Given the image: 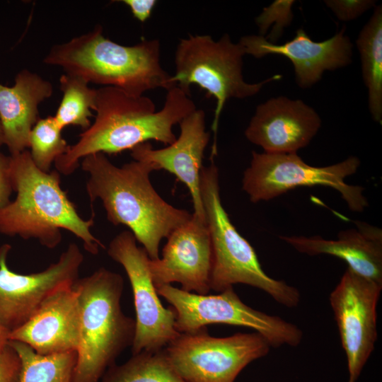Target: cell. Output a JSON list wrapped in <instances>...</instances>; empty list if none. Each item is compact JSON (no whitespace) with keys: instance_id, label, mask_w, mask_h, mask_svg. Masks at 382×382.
I'll use <instances>...</instances> for the list:
<instances>
[{"instance_id":"6da1fadb","label":"cell","mask_w":382,"mask_h":382,"mask_svg":"<svg viewBox=\"0 0 382 382\" xmlns=\"http://www.w3.org/2000/svg\"><path fill=\"white\" fill-rule=\"evenodd\" d=\"M196 109L190 93L177 86L167 91L163 107L158 111L146 96H132L112 86L100 88L94 122L55 161L56 169L69 175L88 155L117 154L150 140L170 145L176 139L173 126Z\"/></svg>"},{"instance_id":"7a4b0ae2","label":"cell","mask_w":382,"mask_h":382,"mask_svg":"<svg viewBox=\"0 0 382 382\" xmlns=\"http://www.w3.org/2000/svg\"><path fill=\"white\" fill-rule=\"evenodd\" d=\"M81 169L88 174L86 187L91 203L100 199L108 220L126 226L151 260L159 258V245L192 213L164 200L153 187L150 163L132 161L119 167L103 153L82 158Z\"/></svg>"},{"instance_id":"3957f363","label":"cell","mask_w":382,"mask_h":382,"mask_svg":"<svg viewBox=\"0 0 382 382\" xmlns=\"http://www.w3.org/2000/svg\"><path fill=\"white\" fill-rule=\"evenodd\" d=\"M9 157V175L16 197L0 208V233L35 238L53 249L61 243V230L64 229L81 239L87 252L97 255L104 246L91 231L94 217L85 220L80 216L61 187L60 173L39 169L28 150Z\"/></svg>"},{"instance_id":"277c9868","label":"cell","mask_w":382,"mask_h":382,"mask_svg":"<svg viewBox=\"0 0 382 382\" xmlns=\"http://www.w3.org/2000/svg\"><path fill=\"white\" fill-rule=\"evenodd\" d=\"M66 74L78 76L88 83L112 86L139 97L156 88L168 91L176 85L160 63V42L143 40L125 46L105 37L100 25L55 45L43 60Z\"/></svg>"},{"instance_id":"5b68a950","label":"cell","mask_w":382,"mask_h":382,"mask_svg":"<svg viewBox=\"0 0 382 382\" xmlns=\"http://www.w3.org/2000/svg\"><path fill=\"white\" fill-rule=\"evenodd\" d=\"M80 313L79 342L74 382H100L131 347L135 320L122 311V277L105 267L79 278L74 284Z\"/></svg>"},{"instance_id":"8992f818","label":"cell","mask_w":382,"mask_h":382,"mask_svg":"<svg viewBox=\"0 0 382 382\" xmlns=\"http://www.w3.org/2000/svg\"><path fill=\"white\" fill-rule=\"evenodd\" d=\"M200 193L212 247L210 289L219 293L236 284H247L265 291L282 306H297L299 289L268 276L253 247L231 221L221 202L219 170L214 160L202 167Z\"/></svg>"},{"instance_id":"52a82bcc","label":"cell","mask_w":382,"mask_h":382,"mask_svg":"<svg viewBox=\"0 0 382 382\" xmlns=\"http://www.w3.org/2000/svg\"><path fill=\"white\" fill-rule=\"evenodd\" d=\"M244 55L241 45L232 42L228 34L218 40L208 35H191L181 39L175 50V73L172 81L189 93L190 86L197 85L207 91L208 97L216 100L212 124L214 141L211 158L216 155L219 121L227 100L253 96L266 83L282 78L276 74L258 83H247L242 74Z\"/></svg>"},{"instance_id":"ba28073f","label":"cell","mask_w":382,"mask_h":382,"mask_svg":"<svg viewBox=\"0 0 382 382\" xmlns=\"http://www.w3.org/2000/svg\"><path fill=\"white\" fill-rule=\"evenodd\" d=\"M175 312V327L180 333L192 332L211 324H226L253 329L271 347H297L303 332L295 324L267 314L243 303L233 287L217 294H199L163 284L156 287Z\"/></svg>"},{"instance_id":"9c48e42d","label":"cell","mask_w":382,"mask_h":382,"mask_svg":"<svg viewBox=\"0 0 382 382\" xmlns=\"http://www.w3.org/2000/svg\"><path fill=\"white\" fill-rule=\"evenodd\" d=\"M361 161L349 156L342 162L317 167L305 163L297 153L252 152L250 166L242 178V189L253 203L269 201L294 188L325 186L340 193L349 209L361 212L369 206L364 187L349 185L345 178L357 171Z\"/></svg>"},{"instance_id":"30bf717a","label":"cell","mask_w":382,"mask_h":382,"mask_svg":"<svg viewBox=\"0 0 382 382\" xmlns=\"http://www.w3.org/2000/svg\"><path fill=\"white\" fill-rule=\"evenodd\" d=\"M270 347L256 332L218 337L204 328L180 333L163 350L185 382H234L248 364L267 356Z\"/></svg>"},{"instance_id":"8fae6325","label":"cell","mask_w":382,"mask_h":382,"mask_svg":"<svg viewBox=\"0 0 382 382\" xmlns=\"http://www.w3.org/2000/svg\"><path fill=\"white\" fill-rule=\"evenodd\" d=\"M137 242L130 231H124L112 239L107 250L123 267L132 286L136 314L132 354L160 351L180 334L173 309L165 308L158 297L150 272V257Z\"/></svg>"},{"instance_id":"7c38bea8","label":"cell","mask_w":382,"mask_h":382,"mask_svg":"<svg viewBox=\"0 0 382 382\" xmlns=\"http://www.w3.org/2000/svg\"><path fill=\"white\" fill-rule=\"evenodd\" d=\"M11 248L9 244L0 246V325L9 332L28 320L51 296L72 286L84 259L79 247L71 243L44 270L23 274L7 265Z\"/></svg>"},{"instance_id":"4fadbf2b","label":"cell","mask_w":382,"mask_h":382,"mask_svg":"<svg viewBox=\"0 0 382 382\" xmlns=\"http://www.w3.org/2000/svg\"><path fill=\"white\" fill-rule=\"evenodd\" d=\"M382 284L347 268L329 302L348 369V382H357L377 340L376 306Z\"/></svg>"},{"instance_id":"5bb4252c","label":"cell","mask_w":382,"mask_h":382,"mask_svg":"<svg viewBox=\"0 0 382 382\" xmlns=\"http://www.w3.org/2000/svg\"><path fill=\"white\" fill-rule=\"evenodd\" d=\"M213 254L206 221L193 213L184 224L167 237L162 256L149 261V269L156 287L180 284V289L199 294L211 290Z\"/></svg>"},{"instance_id":"9a60e30c","label":"cell","mask_w":382,"mask_h":382,"mask_svg":"<svg viewBox=\"0 0 382 382\" xmlns=\"http://www.w3.org/2000/svg\"><path fill=\"white\" fill-rule=\"evenodd\" d=\"M345 27L330 38L316 42L302 28L282 45L272 43L261 35H247L238 42L245 52L256 58L269 54L284 56L294 66L295 81L301 88L317 83L326 71L347 66L352 62L353 44Z\"/></svg>"},{"instance_id":"2e32d148","label":"cell","mask_w":382,"mask_h":382,"mask_svg":"<svg viewBox=\"0 0 382 382\" xmlns=\"http://www.w3.org/2000/svg\"><path fill=\"white\" fill-rule=\"evenodd\" d=\"M317 112L300 99L272 98L258 105L246 139L267 154H291L308 146L321 127Z\"/></svg>"},{"instance_id":"e0dca14e","label":"cell","mask_w":382,"mask_h":382,"mask_svg":"<svg viewBox=\"0 0 382 382\" xmlns=\"http://www.w3.org/2000/svg\"><path fill=\"white\" fill-rule=\"evenodd\" d=\"M179 137L166 147L154 149L149 142L131 149L134 160L150 163L154 170H165L174 175L188 188L193 204V214L206 221L200 193V174L204 150L210 134L206 131L205 113L196 109L180 122Z\"/></svg>"},{"instance_id":"ac0fdd59","label":"cell","mask_w":382,"mask_h":382,"mask_svg":"<svg viewBox=\"0 0 382 382\" xmlns=\"http://www.w3.org/2000/svg\"><path fill=\"white\" fill-rule=\"evenodd\" d=\"M80 313L74 285L48 298L24 324L9 333V340L30 346L42 355L76 351Z\"/></svg>"},{"instance_id":"d6986e66","label":"cell","mask_w":382,"mask_h":382,"mask_svg":"<svg viewBox=\"0 0 382 382\" xmlns=\"http://www.w3.org/2000/svg\"><path fill=\"white\" fill-rule=\"evenodd\" d=\"M355 224L354 228L340 231L336 240L319 236H280L279 238L301 253L337 257L352 271L382 284V230L364 221Z\"/></svg>"},{"instance_id":"ffe728a7","label":"cell","mask_w":382,"mask_h":382,"mask_svg":"<svg viewBox=\"0 0 382 382\" xmlns=\"http://www.w3.org/2000/svg\"><path fill=\"white\" fill-rule=\"evenodd\" d=\"M52 93L49 81L28 69L17 74L13 86L0 83V122L11 155L28 148L30 132L40 118L38 107Z\"/></svg>"},{"instance_id":"44dd1931","label":"cell","mask_w":382,"mask_h":382,"mask_svg":"<svg viewBox=\"0 0 382 382\" xmlns=\"http://www.w3.org/2000/svg\"><path fill=\"white\" fill-rule=\"evenodd\" d=\"M361 74L368 91V106L373 120L382 122V7L376 6L373 14L356 40Z\"/></svg>"},{"instance_id":"7402d4cb","label":"cell","mask_w":382,"mask_h":382,"mask_svg":"<svg viewBox=\"0 0 382 382\" xmlns=\"http://www.w3.org/2000/svg\"><path fill=\"white\" fill-rule=\"evenodd\" d=\"M8 343L21 359L19 382H74L76 351L42 355L25 343Z\"/></svg>"},{"instance_id":"603a6c76","label":"cell","mask_w":382,"mask_h":382,"mask_svg":"<svg viewBox=\"0 0 382 382\" xmlns=\"http://www.w3.org/2000/svg\"><path fill=\"white\" fill-rule=\"evenodd\" d=\"M100 382H185L170 363L163 349L132 354L125 363L115 364Z\"/></svg>"},{"instance_id":"cb8c5ba5","label":"cell","mask_w":382,"mask_h":382,"mask_svg":"<svg viewBox=\"0 0 382 382\" xmlns=\"http://www.w3.org/2000/svg\"><path fill=\"white\" fill-rule=\"evenodd\" d=\"M88 83L78 76L66 73L61 76L62 98L54 115L60 129L74 125L84 131L91 125L90 118L96 106L97 89L90 88Z\"/></svg>"},{"instance_id":"d4e9b609","label":"cell","mask_w":382,"mask_h":382,"mask_svg":"<svg viewBox=\"0 0 382 382\" xmlns=\"http://www.w3.org/2000/svg\"><path fill=\"white\" fill-rule=\"evenodd\" d=\"M62 129L54 116L40 118L29 136V151L35 165L44 172H49L52 163L64 154L69 145L62 136Z\"/></svg>"},{"instance_id":"484cf974","label":"cell","mask_w":382,"mask_h":382,"mask_svg":"<svg viewBox=\"0 0 382 382\" xmlns=\"http://www.w3.org/2000/svg\"><path fill=\"white\" fill-rule=\"evenodd\" d=\"M294 0H276L256 17L255 23L259 29V35L264 36L274 23L270 34L265 37L272 43L281 37L285 28L290 25L294 18L291 10Z\"/></svg>"},{"instance_id":"4316f807","label":"cell","mask_w":382,"mask_h":382,"mask_svg":"<svg viewBox=\"0 0 382 382\" xmlns=\"http://www.w3.org/2000/svg\"><path fill=\"white\" fill-rule=\"evenodd\" d=\"M324 3L341 21H353L376 6L374 0H325Z\"/></svg>"},{"instance_id":"83f0119b","label":"cell","mask_w":382,"mask_h":382,"mask_svg":"<svg viewBox=\"0 0 382 382\" xmlns=\"http://www.w3.org/2000/svg\"><path fill=\"white\" fill-rule=\"evenodd\" d=\"M21 369L20 357L8 342L0 351V382H19Z\"/></svg>"},{"instance_id":"f1b7e54d","label":"cell","mask_w":382,"mask_h":382,"mask_svg":"<svg viewBox=\"0 0 382 382\" xmlns=\"http://www.w3.org/2000/svg\"><path fill=\"white\" fill-rule=\"evenodd\" d=\"M9 156L0 151V208L9 203L13 191L9 175Z\"/></svg>"},{"instance_id":"f546056e","label":"cell","mask_w":382,"mask_h":382,"mask_svg":"<svg viewBox=\"0 0 382 382\" xmlns=\"http://www.w3.org/2000/svg\"><path fill=\"white\" fill-rule=\"evenodd\" d=\"M120 1L127 5L130 8L133 16L141 23L150 18L157 4L156 0H123Z\"/></svg>"},{"instance_id":"4dcf8cb0","label":"cell","mask_w":382,"mask_h":382,"mask_svg":"<svg viewBox=\"0 0 382 382\" xmlns=\"http://www.w3.org/2000/svg\"><path fill=\"white\" fill-rule=\"evenodd\" d=\"M10 332L0 325V351L3 349L9 341Z\"/></svg>"},{"instance_id":"1f68e13d","label":"cell","mask_w":382,"mask_h":382,"mask_svg":"<svg viewBox=\"0 0 382 382\" xmlns=\"http://www.w3.org/2000/svg\"><path fill=\"white\" fill-rule=\"evenodd\" d=\"M1 145H4V135H3L2 127L0 122V146Z\"/></svg>"}]
</instances>
